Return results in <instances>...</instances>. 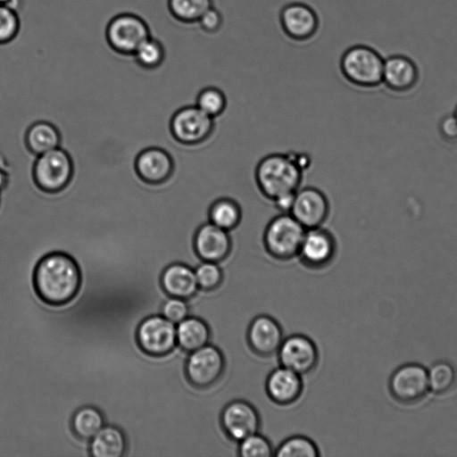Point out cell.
Wrapping results in <instances>:
<instances>
[{
  "instance_id": "6da1fadb",
  "label": "cell",
  "mask_w": 457,
  "mask_h": 457,
  "mask_svg": "<svg viewBox=\"0 0 457 457\" xmlns=\"http://www.w3.org/2000/svg\"><path fill=\"white\" fill-rule=\"evenodd\" d=\"M143 146L123 139L70 222L60 252L77 262L78 295L47 306L41 330L46 353L81 376L129 380L155 358L137 342L140 322L160 314L169 297L161 286L165 256V197L136 169Z\"/></svg>"
},
{
  "instance_id": "7a4b0ae2",
  "label": "cell",
  "mask_w": 457,
  "mask_h": 457,
  "mask_svg": "<svg viewBox=\"0 0 457 457\" xmlns=\"http://www.w3.org/2000/svg\"><path fill=\"white\" fill-rule=\"evenodd\" d=\"M80 282L77 262L62 252L45 255L34 270L35 292L48 305L62 306L72 301L78 295Z\"/></svg>"
},
{
  "instance_id": "3957f363",
  "label": "cell",
  "mask_w": 457,
  "mask_h": 457,
  "mask_svg": "<svg viewBox=\"0 0 457 457\" xmlns=\"http://www.w3.org/2000/svg\"><path fill=\"white\" fill-rule=\"evenodd\" d=\"M254 179L261 194L270 201L295 192L302 183L303 171L287 154L273 153L257 163Z\"/></svg>"
},
{
  "instance_id": "277c9868",
  "label": "cell",
  "mask_w": 457,
  "mask_h": 457,
  "mask_svg": "<svg viewBox=\"0 0 457 457\" xmlns=\"http://www.w3.org/2000/svg\"><path fill=\"white\" fill-rule=\"evenodd\" d=\"M306 228L290 213H280L266 225L262 244L266 253L279 262L297 257Z\"/></svg>"
},
{
  "instance_id": "5b68a950",
  "label": "cell",
  "mask_w": 457,
  "mask_h": 457,
  "mask_svg": "<svg viewBox=\"0 0 457 457\" xmlns=\"http://www.w3.org/2000/svg\"><path fill=\"white\" fill-rule=\"evenodd\" d=\"M384 60L373 47L356 45L343 54L340 70L351 84L372 88L382 84Z\"/></svg>"
},
{
  "instance_id": "8992f818",
  "label": "cell",
  "mask_w": 457,
  "mask_h": 457,
  "mask_svg": "<svg viewBox=\"0 0 457 457\" xmlns=\"http://www.w3.org/2000/svg\"><path fill=\"white\" fill-rule=\"evenodd\" d=\"M225 369L226 360L222 351L211 343L187 353L183 365L187 384L196 390L214 386L223 377Z\"/></svg>"
},
{
  "instance_id": "52a82bcc",
  "label": "cell",
  "mask_w": 457,
  "mask_h": 457,
  "mask_svg": "<svg viewBox=\"0 0 457 457\" xmlns=\"http://www.w3.org/2000/svg\"><path fill=\"white\" fill-rule=\"evenodd\" d=\"M151 30L145 20L133 12H120L105 27V39L110 48L121 55H132Z\"/></svg>"
},
{
  "instance_id": "ba28073f",
  "label": "cell",
  "mask_w": 457,
  "mask_h": 457,
  "mask_svg": "<svg viewBox=\"0 0 457 457\" xmlns=\"http://www.w3.org/2000/svg\"><path fill=\"white\" fill-rule=\"evenodd\" d=\"M214 130V119L205 114L194 103L177 110L170 120L173 137L181 145L195 148L210 138Z\"/></svg>"
},
{
  "instance_id": "9c48e42d",
  "label": "cell",
  "mask_w": 457,
  "mask_h": 457,
  "mask_svg": "<svg viewBox=\"0 0 457 457\" xmlns=\"http://www.w3.org/2000/svg\"><path fill=\"white\" fill-rule=\"evenodd\" d=\"M137 342L141 350L153 357H164L178 349L176 324L161 314L144 319L137 329Z\"/></svg>"
},
{
  "instance_id": "30bf717a",
  "label": "cell",
  "mask_w": 457,
  "mask_h": 457,
  "mask_svg": "<svg viewBox=\"0 0 457 457\" xmlns=\"http://www.w3.org/2000/svg\"><path fill=\"white\" fill-rule=\"evenodd\" d=\"M72 170L71 156L59 146L38 155L33 172L37 184L42 189L56 192L70 182Z\"/></svg>"
},
{
  "instance_id": "8fae6325",
  "label": "cell",
  "mask_w": 457,
  "mask_h": 457,
  "mask_svg": "<svg viewBox=\"0 0 457 457\" xmlns=\"http://www.w3.org/2000/svg\"><path fill=\"white\" fill-rule=\"evenodd\" d=\"M388 387L395 400L412 404L423 400L429 391L428 370L418 363H406L390 377Z\"/></svg>"
},
{
  "instance_id": "7c38bea8",
  "label": "cell",
  "mask_w": 457,
  "mask_h": 457,
  "mask_svg": "<svg viewBox=\"0 0 457 457\" xmlns=\"http://www.w3.org/2000/svg\"><path fill=\"white\" fill-rule=\"evenodd\" d=\"M191 246L200 261L220 263L230 255L233 243L228 231L206 221L194 229Z\"/></svg>"
},
{
  "instance_id": "4fadbf2b",
  "label": "cell",
  "mask_w": 457,
  "mask_h": 457,
  "mask_svg": "<svg viewBox=\"0 0 457 457\" xmlns=\"http://www.w3.org/2000/svg\"><path fill=\"white\" fill-rule=\"evenodd\" d=\"M220 425L228 438L238 443L245 437L259 432L261 418L251 403L236 399L228 402L222 408Z\"/></svg>"
},
{
  "instance_id": "5bb4252c",
  "label": "cell",
  "mask_w": 457,
  "mask_h": 457,
  "mask_svg": "<svg viewBox=\"0 0 457 457\" xmlns=\"http://www.w3.org/2000/svg\"><path fill=\"white\" fill-rule=\"evenodd\" d=\"M277 356L280 366L302 376L312 372L319 362V351L315 343L303 334L284 337Z\"/></svg>"
},
{
  "instance_id": "9a60e30c",
  "label": "cell",
  "mask_w": 457,
  "mask_h": 457,
  "mask_svg": "<svg viewBox=\"0 0 457 457\" xmlns=\"http://www.w3.org/2000/svg\"><path fill=\"white\" fill-rule=\"evenodd\" d=\"M336 253L334 235L321 226L306 229L297 257L305 267L320 270L332 262Z\"/></svg>"
},
{
  "instance_id": "2e32d148",
  "label": "cell",
  "mask_w": 457,
  "mask_h": 457,
  "mask_svg": "<svg viewBox=\"0 0 457 457\" xmlns=\"http://www.w3.org/2000/svg\"><path fill=\"white\" fill-rule=\"evenodd\" d=\"M290 214L306 229L321 227L329 214L328 199L315 187H299Z\"/></svg>"
},
{
  "instance_id": "e0dca14e",
  "label": "cell",
  "mask_w": 457,
  "mask_h": 457,
  "mask_svg": "<svg viewBox=\"0 0 457 457\" xmlns=\"http://www.w3.org/2000/svg\"><path fill=\"white\" fill-rule=\"evenodd\" d=\"M284 339L283 329L273 317L260 314L254 317L246 329V342L250 350L259 357L277 354Z\"/></svg>"
},
{
  "instance_id": "ac0fdd59",
  "label": "cell",
  "mask_w": 457,
  "mask_h": 457,
  "mask_svg": "<svg viewBox=\"0 0 457 457\" xmlns=\"http://www.w3.org/2000/svg\"><path fill=\"white\" fill-rule=\"evenodd\" d=\"M303 389L302 375L280 366L271 370L265 381V391L271 402L287 406L295 403Z\"/></svg>"
},
{
  "instance_id": "d6986e66",
  "label": "cell",
  "mask_w": 457,
  "mask_h": 457,
  "mask_svg": "<svg viewBox=\"0 0 457 457\" xmlns=\"http://www.w3.org/2000/svg\"><path fill=\"white\" fill-rule=\"evenodd\" d=\"M280 23L289 37L302 41L311 38L316 33L319 19L311 6L303 3H292L282 8Z\"/></svg>"
},
{
  "instance_id": "ffe728a7",
  "label": "cell",
  "mask_w": 457,
  "mask_h": 457,
  "mask_svg": "<svg viewBox=\"0 0 457 457\" xmlns=\"http://www.w3.org/2000/svg\"><path fill=\"white\" fill-rule=\"evenodd\" d=\"M420 78L419 69L412 59L403 54H393L384 60L382 84L394 92L412 89Z\"/></svg>"
},
{
  "instance_id": "44dd1931",
  "label": "cell",
  "mask_w": 457,
  "mask_h": 457,
  "mask_svg": "<svg viewBox=\"0 0 457 457\" xmlns=\"http://www.w3.org/2000/svg\"><path fill=\"white\" fill-rule=\"evenodd\" d=\"M161 286L170 297L190 301L198 293L194 267L183 262L169 264L161 275Z\"/></svg>"
},
{
  "instance_id": "7402d4cb",
  "label": "cell",
  "mask_w": 457,
  "mask_h": 457,
  "mask_svg": "<svg viewBox=\"0 0 457 457\" xmlns=\"http://www.w3.org/2000/svg\"><path fill=\"white\" fill-rule=\"evenodd\" d=\"M136 169L142 179L148 183H161L169 179L174 170L171 155L160 147L141 151L136 160Z\"/></svg>"
},
{
  "instance_id": "603a6c76",
  "label": "cell",
  "mask_w": 457,
  "mask_h": 457,
  "mask_svg": "<svg viewBox=\"0 0 457 457\" xmlns=\"http://www.w3.org/2000/svg\"><path fill=\"white\" fill-rule=\"evenodd\" d=\"M211 336L208 323L192 314L176 325L177 345L185 353L208 345Z\"/></svg>"
},
{
  "instance_id": "cb8c5ba5",
  "label": "cell",
  "mask_w": 457,
  "mask_h": 457,
  "mask_svg": "<svg viewBox=\"0 0 457 457\" xmlns=\"http://www.w3.org/2000/svg\"><path fill=\"white\" fill-rule=\"evenodd\" d=\"M128 443L117 426L105 424L88 442L90 457H125Z\"/></svg>"
},
{
  "instance_id": "d4e9b609",
  "label": "cell",
  "mask_w": 457,
  "mask_h": 457,
  "mask_svg": "<svg viewBox=\"0 0 457 457\" xmlns=\"http://www.w3.org/2000/svg\"><path fill=\"white\" fill-rule=\"evenodd\" d=\"M106 424L103 412L93 405L77 409L71 418V429L80 440L89 442Z\"/></svg>"
},
{
  "instance_id": "484cf974",
  "label": "cell",
  "mask_w": 457,
  "mask_h": 457,
  "mask_svg": "<svg viewBox=\"0 0 457 457\" xmlns=\"http://www.w3.org/2000/svg\"><path fill=\"white\" fill-rule=\"evenodd\" d=\"M240 204L230 197H219L208 209V221L228 232L237 228L242 220Z\"/></svg>"
},
{
  "instance_id": "4316f807",
  "label": "cell",
  "mask_w": 457,
  "mask_h": 457,
  "mask_svg": "<svg viewBox=\"0 0 457 457\" xmlns=\"http://www.w3.org/2000/svg\"><path fill=\"white\" fill-rule=\"evenodd\" d=\"M61 137L57 128L45 120L34 122L27 130L26 142L37 155L60 146Z\"/></svg>"
},
{
  "instance_id": "83f0119b",
  "label": "cell",
  "mask_w": 457,
  "mask_h": 457,
  "mask_svg": "<svg viewBox=\"0 0 457 457\" xmlns=\"http://www.w3.org/2000/svg\"><path fill=\"white\" fill-rule=\"evenodd\" d=\"M165 54V47L161 40L151 35L137 46L131 58L140 68L154 70L163 64Z\"/></svg>"
},
{
  "instance_id": "f1b7e54d",
  "label": "cell",
  "mask_w": 457,
  "mask_h": 457,
  "mask_svg": "<svg viewBox=\"0 0 457 457\" xmlns=\"http://www.w3.org/2000/svg\"><path fill=\"white\" fill-rule=\"evenodd\" d=\"M212 5V0H168L169 12L175 20L183 23L197 22Z\"/></svg>"
},
{
  "instance_id": "f546056e",
  "label": "cell",
  "mask_w": 457,
  "mask_h": 457,
  "mask_svg": "<svg viewBox=\"0 0 457 457\" xmlns=\"http://www.w3.org/2000/svg\"><path fill=\"white\" fill-rule=\"evenodd\" d=\"M429 390L437 395L451 391L455 386L457 373L454 367L448 361L435 362L428 370Z\"/></svg>"
},
{
  "instance_id": "4dcf8cb0",
  "label": "cell",
  "mask_w": 457,
  "mask_h": 457,
  "mask_svg": "<svg viewBox=\"0 0 457 457\" xmlns=\"http://www.w3.org/2000/svg\"><path fill=\"white\" fill-rule=\"evenodd\" d=\"M277 457H317L320 450L309 437L295 435L286 438L274 450Z\"/></svg>"
},
{
  "instance_id": "1f68e13d",
  "label": "cell",
  "mask_w": 457,
  "mask_h": 457,
  "mask_svg": "<svg viewBox=\"0 0 457 457\" xmlns=\"http://www.w3.org/2000/svg\"><path fill=\"white\" fill-rule=\"evenodd\" d=\"M194 104L205 114L215 119L226 110L227 97L221 89L210 86L197 93Z\"/></svg>"
},
{
  "instance_id": "d6a6232c",
  "label": "cell",
  "mask_w": 457,
  "mask_h": 457,
  "mask_svg": "<svg viewBox=\"0 0 457 457\" xmlns=\"http://www.w3.org/2000/svg\"><path fill=\"white\" fill-rule=\"evenodd\" d=\"M194 270L199 291L212 292L223 282L224 275L220 263L200 261Z\"/></svg>"
},
{
  "instance_id": "836d02e7",
  "label": "cell",
  "mask_w": 457,
  "mask_h": 457,
  "mask_svg": "<svg viewBox=\"0 0 457 457\" xmlns=\"http://www.w3.org/2000/svg\"><path fill=\"white\" fill-rule=\"evenodd\" d=\"M237 454L241 457H271L274 448L270 441L259 432L253 433L237 443Z\"/></svg>"
},
{
  "instance_id": "e575fe53",
  "label": "cell",
  "mask_w": 457,
  "mask_h": 457,
  "mask_svg": "<svg viewBox=\"0 0 457 457\" xmlns=\"http://www.w3.org/2000/svg\"><path fill=\"white\" fill-rule=\"evenodd\" d=\"M21 29L17 10L8 4H0V46L14 40Z\"/></svg>"
},
{
  "instance_id": "d590c367",
  "label": "cell",
  "mask_w": 457,
  "mask_h": 457,
  "mask_svg": "<svg viewBox=\"0 0 457 457\" xmlns=\"http://www.w3.org/2000/svg\"><path fill=\"white\" fill-rule=\"evenodd\" d=\"M160 314L177 325L191 314L189 301L169 296L162 303Z\"/></svg>"
},
{
  "instance_id": "8d00e7d4",
  "label": "cell",
  "mask_w": 457,
  "mask_h": 457,
  "mask_svg": "<svg viewBox=\"0 0 457 457\" xmlns=\"http://www.w3.org/2000/svg\"><path fill=\"white\" fill-rule=\"evenodd\" d=\"M197 23L204 32L214 34L221 29L223 17L221 12L212 5L203 13Z\"/></svg>"
},
{
  "instance_id": "74e56055",
  "label": "cell",
  "mask_w": 457,
  "mask_h": 457,
  "mask_svg": "<svg viewBox=\"0 0 457 457\" xmlns=\"http://www.w3.org/2000/svg\"><path fill=\"white\" fill-rule=\"evenodd\" d=\"M441 137L449 143H457V119L453 113L444 115L438 123Z\"/></svg>"
},
{
  "instance_id": "f35d334b",
  "label": "cell",
  "mask_w": 457,
  "mask_h": 457,
  "mask_svg": "<svg viewBox=\"0 0 457 457\" xmlns=\"http://www.w3.org/2000/svg\"><path fill=\"white\" fill-rule=\"evenodd\" d=\"M295 192L281 195L271 201L275 208L280 213H290L294 204Z\"/></svg>"
},
{
  "instance_id": "ab89813d",
  "label": "cell",
  "mask_w": 457,
  "mask_h": 457,
  "mask_svg": "<svg viewBox=\"0 0 457 457\" xmlns=\"http://www.w3.org/2000/svg\"><path fill=\"white\" fill-rule=\"evenodd\" d=\"M287 154L303 172L310 168L312 158L306 153L289 151Z\"/></svg>"
},
{
  "instance_id": "60d3db41",
  "label": "cell",
  "mask_w": 457,
  "mask_h": 457,
  "mask_svg": "<svg viewBox=\"0 0 457 457\" xmlns=\"http://www.w3.org/2000/svg\"><path fill=\"white\" fill-rule=\"evenodd\" d=\"M8 180L9 174L7 170L2 165H0V191L6 187Z\"/></svg>"
},
{
  "instance_id": "b9f144b4",
  "label": "cell",
  "mask_w": 457,
  "mask_h": 457,
  "mask_svg": "<svg viewBox=\"0 0 457 457\" xmlns=\"http://www.w3.org/2000/svg\"><path fill=\"white\" fill-rule=\"evenodd\" d=\"M15 0H0V4H12Z\"/></svg>"
},
{
  "instance_id": "7bdbcfd3",
  "label": "cell",
  "mask_w": 457,
  "mask_h": 457,
  "mask_svg": "<svg viewBox=\"0 0 457 457\" xmlns=\"http://www.w3.org/2000/svg\"><path fill=\"white\" fill-rule=\"evenodd\" d=\"M453 114H454V116H455V117H456V119H457V105H456V107H455V109H454V112H453Z\"/></svg>"
}]
</instances>
